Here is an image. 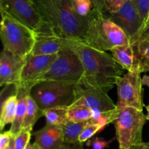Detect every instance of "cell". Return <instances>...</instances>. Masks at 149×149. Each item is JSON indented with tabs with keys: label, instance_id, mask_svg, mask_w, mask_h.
I'll return each mask as SVG.
<instances>
[{
	"label": "cell",
	"instance_id": "cell-12",
	"mask_svg": "<svg viewBox=\"0 0 149 149\" xmlns=\"http://www.w3.org/2000/svg\"><path fill=\"white\" fill-rule=\"evenodd\" d=\"M58 56V53L38 55L31 53L28 55L25 59L21 81L18 87L31 90L36 84L40 82L42 77L49 71Z\"/></svg>",
	"mask_w": 149,
	"mask_h": 149
},
{
	"label": "cell",
	"instance_id": "cell-26",
	"mask_svg": "<svg viewBox=\"0 0 149 149\" xmlns=\"http://www.w3.org/2000/svg\"><path fill=\"white\" fill-rule=\"evenodd\" d=\"M105 128V127L101 126L99 125H90L87 127L84 130L81 135L79 138V142L80 143H83L84 142H87L89 140L91 139L96 133L100 132Z\"/></svg>",
	"mask_w": 149,
	"mask_h": 149
},
{
	"label": "cell",
	"instance_id": "cell-3",
	"mask_svg": "<svg viewBox=\"0 0 149 149\" xmlns=\"http://www.w3.org/2000/svg\"><path fill=\"white\" fill-rule=\"evenodd\" d=\"M83 43L100 51H111L120 45H130L129 38L120 27L106 15H100L93 10L88 16V25Z\"/></svg>",
	"mask_w": 149,
	"mask_h": 149
},
{
	"label": "cell",
	"instance_id": "cell-33",
	"mask_svg": "<svg viewBox=\"0 0 149 149\" xmlns=\"http://www.w3.org/2000/svg\"><path fill=\"white\" fill-rule=\"evenodd\" d=\"M61 149H84V148H83V143L68 144L65 143Z\"/></svg>",
	"mask_w": 149,
	"mask_h": 149
},
{
	"label": "cell",
	"instance_id": "cell-21",
	"mask_svg": "<svg viewBox=\"0 0 149 149\" xmlns=\"http://www.w3.org/2000/svg\"><path fill=\"white\" fill-rule=\"evenodd\" d=\"M42 116H43V111L39 109L37 103L30 95L28 98L27 110L22 128L33 129L36 122Z\"/></svg>",
	"mask_w": 149,
	"mask_h": 149
},
{
	"label": "cell",
	"instance_id": "cell-8",
	"mask_svg": "<svg viewBox=\"0 0 149 149\" xmlns=\"http://www.w3.org/2000/svg\"><path fill=\"white\" fill-rule=\"evenodd\" d=\"M139 72H128L118 79L116 85L118 92L116 106L119 109L134 108L143 111V90Z\"/></svg>",
	"mask_w": 149,
	"mask_h": 149
},
{
	"label": "cell",
	"instance_id": "cell-14",
	"mask_svg": "<svg viewBox=\"0 0 149 149\" xmlns=\"http://www.w3.org/2000/svg\"><path fill=\"white\" fill-rule=\"evenodd\" d=\"M25 59L10 51L2 49L0 54V86L20 85Z\"/></svg>",
	"mask_w": 149,
	"mask_h": 149
},
{
	"label": "cell",
	"instance_id": "cell-28",
	"mask_svg": "<svg viewBox=\"0 0 149 149\" xmlns=\"http://www.w3.org/2000/svg\"><path fill=\"white\" fill-rule=\"evenodd\" d=\"M133 2L138 9L143 22V29L144 25H145L149 13V0H133Z\"/></svg>",
	"mask_w": 149,
	"mask_h": 149
},
{
	"label": "cell",
	"instance_id": "cell-31",
	"mask_svg": "<svg viewBox=\"0 0 149 149\" xmlns=\"http://www.w3.org/2000/svg\"><path fill=\"white\" fill-rule=\"evenodd\" d=\"M93 6V10L100 15H106V10L104 0H90Z\"/></svg>",
	"mask_w": 149,
	"mask_h": 149
},
{
	"label": "cell",
	"instance_id": "cell-13",
	"mask_svg": "<svg viewBox=\"0 0 149 149\" xmlns=\"http://www.w3.org/2000/svg\"><path fill=\"white\" fill-rule=\"evenodd\" d=\"M73 103L84 105L93 111L102 112L116 108L108 93L81 82L76 85L75 100Z\"/></svg>",
	"mask_w": 149,
	"mask_h": 149
},
{
	"label": "cell",
	"instance_id": "cell-15",
	"mask_svg": "<svg viewBox=\"0 0 149 149\" xmlns=\"http://www.w3.org/2000/svg\"><path fill=\"white\" fill-rule=\"evenodd\" d=\"M33 135L35 142L41 149H61L65 144L61 126L46 125L43 128L36 131Z\"/></svg>",
	"mask_w": 149,
	"mask_h": 149
},
{
	"label": "cell",
	"instance_id": "cell-24",
	"mask_svg": "<svg viewBox=\"0 0 149 149\" xmlns=\"http://www.w3.org/2000/svg\"><path fill=\"white\" fill-rule=\"evenodd\" d=\"M32 130L31 128H22L20 132L15 136V149H25L30 143Z\"/></svg>",
	"mask_w": 149,
	"mask_h": 149
},
{
	"label": "cell",
	"instance_id": "cell-39",
	"mask_svg": "<svg viewBox=\"0 0 149 149\" xmlns=\"http://www.w3.org/2000/svg\"><path fill=\"white\" fill-rule=\"evenodd\" d=\"M149 23V13H148V17H147V19H146V23H145V25H144V27H143V29L144 28L146 27V26H147V25H148ZM142 32V31H141Z\"/></svg>",
	"mask_w": 149,
	"mask_h": 149
},
{
	"label": "cell",
	"instance_id": "cell-25",
	"mask_svg": "<svg viewBox=\"0 0 149 149\" xmlns=\"http://www.w3.org/2000/svg\"><path fill=\"white\" fill-rule=\"evenodd\" d=\"M73 4L77 14L83 17H88L93 10L90 0H73Z\"/></svg>",
	"mask_w": 149,
	"mask_h": 149
},
{
	"label": "cell",
	"instance_id": "cell-35",
	"mask_svg": "<svg viewBox=\"0 0 149 149\" xmlns=\"http://www.w3.org/2000/svg\"><path fill=\"white\" fill-rule=\"evenodd\" d=\"M15 135H13L11 139H10V143H9L8 146L7 147L6 149H15Z\"/></svg>",
	"mask_w": 149,
	"mask_h": 149
},
{
	"label": "cell",
	"instance_id": "cell-17",
	"mask_svg": "<svg viewBox=\"0 0 149 149\" xmlns=\"http://www.w3.org/2000/svg\"><path fill=\"white\" fill-rule=\"evenodd\" d=\"M31 90L26 88V87H17V109H16L15 118L13 123L11 125L10 129L9 130L11 133L14 135H17L22 129L26 110H27L28 98L31 95Z\"/></svg>",
	"mask_w": 149,
	"mask_h": 149
},
{
	"label": "cell",
	"instance_id": "cell-34",
	"mask_svg": "<svg viewBox=\"0 0 149 149\" xmlns=\"http://www.w3.org/2000/svg\"><path fill=\"white\" fill-rule=\"evenodd\" d=\"M128 149H149V143L143 142L138 145L133 146Z\"/></svg>",
	"mask_w": 149,
	"mask_h": 149
},
{
	"label": "cell",
	"instance_id": "cell-2",
	"mask_svg": "<svg viewBox=\"0 0 149 149\" xmlns=\"http://www.w3.org/2000/svg\"><path fill=\"white\" fill-rule=\"evenodd\" d=\"M31 1L52 32L83 41L88 25V17H83L77 14L73 0Z\"/></svg>",
	"mask_w": 149,
	"mask_h": 149
},
{
	"label": "cell",
	"instance_id": "cell-4",
	"mask_svg": "<svg viewBox=\"0 0 149 149\" xmlns=\"http://www.w3.org/2000/svg\"><path fill=\"white\" fill-rule=\"evenodd\" d=\"M0 38L3 49L26 58L34 47L36 32L3 10H0Z\"/></svg>",
	"mask_w": 149,
	"mask_h": 149
},
{
	"label": "cell",
	"instance_id": "cell-29",
	"mask_svg": "<svg viewBox=\"0 0 149 149\" xmlns=\"http://www.w3.org/2000/svg\"><path fill=\"white\" fill-rule=\"evenodd\" d=\"M127 1V0H104L106 12L109 14L116 13Z\"/></svg>",
	"mask_w": 149,
	"mask_h": 149
},
{
	"label": "cell",
	"instance_id": "cell-23",
	"mask_svg": "<svg viewBox=\"0 0 149 149\" xmlns=\"http://www.w3.org/2000/svg\"><path fill=\"white\" fill-rule=\"evenodd\" d=\"M140 61L141 73L149 71V42L138 41L133 44Z\"/></svg>",
	"mask_w": 149,
	"mask_h": 149
},
{
	"label": "cell",
	"instance_id": "cell-36",
	"mask_svg": "<svg viewBox=\"0 0 149 149\" xmlns=\"http://www.w3.org/2000/svg\"><path fill=\"white\" fill-rule=\"evenodd\" d=\"M25 149H41L40 147L38 146V144L36 142H34L33 143H29L27 146L26 147Z\"/></svg>",
	"mask_w": 149,
	"mask_h": 149
},
{
	"label": "cell",
	"instance_id": "cell-19",
	"mask_svg": "<svg viewBox=\"0 0 149 149\" xmlns=\"http://www.w3.org/2000/svg\"><path fill=\"white\" fill-rule=\"evenodd\" d=\"M90 125H92L90 120L80 122L68 121L66 124L61 126L63 128V131L64 141H65V143H80L79 142V135L84 131V130Z\"/></svg>",
	"mask_w": 149,
	"mask_h": 149
},
{
	"label": "cell",
	"instance_id": "cell-16",
	"mask_svg": "<svg viewBox=\"0 0 149 149\" xmlns=\"http://www.w3.org/2000/svg\"><path fill=\"white\" fill-rule=\"evenodd\" d=\"M111 52L114 59L124 69L128 72L141 73L139 58L133 44L116 46Z\"/></svg>",
	"mask_w": 149,
	"mask_h": 149
},
{
	"label": "cell",
	"instance_id": "cell-18",
	"mask_svg": "<svg viewBox=\"0 0 149 149\" xmlns=\"http://www.w3.org/2000/svg\"><path fill=\"white\" fill-rule=\"evenodd\" d=\"M17 104V93L1 99V114H0V130H4L8 124H13L16 114Z\"/></svg>",
	"mask_w": 149,
	"mask_h": 149
},
{
	"label": "cell",
	"instance_id": "cell-20",
	"mask_svg": "<svg viewBox=\"0 0 149 149\" xmlns=\"http://www.w3.org/2000/svg\"><path fill=\"white\" fill-rule=\"evenodd\" d=\"M68 106H57L43 111L47 125L63 126L68 122Z\"/></svg>",
	"mask_w": 149,
	"mask_h": 149
},
{
	"label": "cell",
	"instance_id": "cell-30",
	"mask_svg": "<svg viewBox=\"0 0 149 149\" xmlns=\"http://www.w3.org/2000/svg\"><path fill=\"white\" fill-rule=\"evenodd\" d=\"M13 134L10 130L5 131L0 134V149H6L10 143Z\"/></svg>",
	"mask_w": 149,
	"mask_h": 149
},
{
	"label": "cell",
	"instance_id": "cell-6",
	"mask_svg": "<svg viewBox=\"0 0 149 149\" xmlns=\"http://www.w3.org/2000/svg\"><path fill=\"white\" fill-rule=\"evenodd\" d=\"M118 109L117 117L113 124L119 148L128 149L143 143V129L148 121L146 115L134 108Z\"/></svg>",
	"mask_w": 149,
	"mask_h": 149
},
{
	"label": "cell",
	"instance_id": "cell-32",
	"mask_svg": "<svg viewBox=\"0 0 149 149\" xmlns=\"http://www.w3.org/2000/svg\"><path fill=\"white\" fill-rule=\"evenodd\" d=\"M138 41H146L149 42V23L142 31Z\"/></svg>",
	"mask_w": 149,
	"mask_h": 149
},
{
	"label": "cell",
	"instance_id": "cell-10",
	"mask_svg": "<svg viewBox=\"0 0 149 149\" xmlns=\"http://www.w3.org/2000/svg\"><path fill=\"white\" fill-rule=\"evenodd\" d=\"M82 41L60 36L52 32L45 23L43 29L36 33V40L31 54L52 55L62 51L74 49Z\"/></svg>",
	"mask_w": 149,
	"mask_h": 149
},
{
	"label": "cell",
	"instance_id": "cell-27",
	"mask_svg": "<svg viewBox=\"0 0 149 149\" xmlns=\"http://www.w3.org/2000/svg\"><path fill=\"white\" fill-rule=\"evenodd\" d=\"M116 138H113L111 140H106L103 138L96 137L93 139L89 140L87 143V146L91 147L92 149H105L109 148V146L113 142Z\"/></svg>",
	"mask_w": 149,
	"mask_h": 149
},
{
	"label": "cell",
	"instance_id": "cell-7",
	"mask_svg": "<svg viewBox=\"0 0 149 149\" xmlns=\"http://www.w3.org/2000/svg\"><path fill=\"white\" fill-rule=\"evenodd\" d=\"M84 67L79 57L73 49L58 53L49 71L42 77L41 81H58L79 84L82 80Z\"/></svg>",
	"mask_w": 149,
	"mask_h": 149
},
{
	"label": "cell",
	"instance_id": "cell-11",
	"mask_svg": "<svg viewBox=\"0 0 149 149\" xmlns=\"http://www.w3.org/2000/svg\"><path fill=\"white\" fill-rule=\"evenodd\" d=\"M109 17L124 31L130 44H134L138 40L143 22L133 0H127L119 11L109 14Z\"/></svg>",
	"mask_w": 149,
	"mask_h": 149
},
{
	"label": "cell",
	"instance_id": "cell-5",
	"mask_svg": "<svg viewBox=\"0 0 149 149\" xmlns=\"http://www.w3.org/2000/svg\"><path fill=\"white\" fill-rule=\"evenodd\" d=\"M77 84L58 81H43L31 89V95L42 111L57 106H69L75 100Z\"/></svg>",
	"mask_w": 149,
	"mask_h": 149
},
{
	"label": "cell",
	"instance_id": "cell-40",
	"mask_svg": "<svg viewBox=\"0 0 149 149\" xmlns=\"http://www.w3.org/2000/svg\"><path fill=\"white\" fill-rule=\"evenodd\" d=\"M148 143H149V142H148Z\"/></svg>",
	"mask_w": 149,
	"mask_h": 149
},
{
	"label": "cell",
	"instance_id": "cell-9",
	"mask_svg": "<svg viewBox=\"0 0 149 149\" xmlns=\"http://www.w3.org/2000/svg\"><path fill=\"white\" fill-rule=\"evenodd\" d=\"M0 10L36 33L45 25L31 0H0Z\"/></svg>",
	"mask_w": 149,
	"mask_h": 149
},
{
	"label": "cell",
	"instance_id": "cell-37",
	"mask_svg": "<svg viewBox=\"0 0 149 149\" xmlns=\"http://www.w3.org/2000/svg\"><path fill=\"white\" fill-rule=\"evenodd\" d=\"M142 84L143 85L147 86L149 87V76L144 75L142 78Z\"/></svg>",
	"mask_w": 149,
	"mask_h": 149
},
{
	"label": "cell",
	"instance_id": "cell-22",
	"mask_svg": "<svg viewBox=\"0 0 149 149\" xmlns=\"http://www.w3.org/2000/svg\"><path fill=\"white\" fill-rule=\"evenodd\" d=\"M93 116V111L84 105L72 103L68 106V117L71 122H84L90 120Z\"/></svg>",
	"mask_w": 149,
	"mask_h": 149
},
{
	"label": "cell",
	"instance_id": "cell-38",
	"mask_svg": "<svg viewBox=\"0 0 149 149\" xmlns=\"http://www.w3.org/2000/svg\"><path fill=\"white\" fill-rule=\"evenodd\" d=\"M146 109L147 110V114H146V118H147V120L149 121V103L148 106H146Z\"/></svg>",
	"mask_w": 149,
	"mask_h": 149
},
{
	"label": "cell",
	"instance_id": "cell-1",
	"mask_svg": "<svg viewBox=\"0 0 149 149\" xmlns=\"http://www.w3.org/2000/svg\"><path fill=\"white\" fill-rule=\"evenodd\" d=\"M73 50L79 57L84 67L80 82L108 93L123 76L125 69L108 52L93 49L83 42Z\"/></svg>",
	"mask_w": 149,
	"mask_h": 149
}]
</instances>
